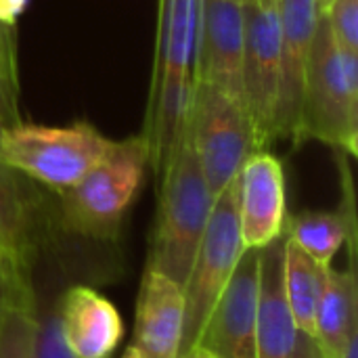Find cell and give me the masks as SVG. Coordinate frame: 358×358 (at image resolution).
I'll return each instance as SVG.
<instances>
[{
	"instance_id": "cell-1",
	"label": "cell",
	"mask_w": 358,
	"mask_h": 358,
	"mask_svg": "<svg viewBox=\"0 0 358 358\" xmlns=\"http://www.w3.org/2000/svg\"><path fill=\"white\" fill-rule=\"evenodd\" d=\"M306 141L358 153V55L338 46L325 15L317 19L302 88L296 145Z\"/></svg>"
},
{
	"instance_id": "cell-2",
	"label": "cell",
	"mask_w": 358,
	"mask_h": 358,
	"mask_svg": "<svg viewBox=\"0 0 358 358\" xmlns=\"http://www.w3.org/2000/svg\"><path fill=\"white\" fill-rule=\"evenodd\" d=\"M157 180V216L147 268L159 271L182 285L214 206V195L201 174L191 134Z\"/></svg>"
},
{
	"instance_id": "cell-3",
	"label": "cell",
	"mask_w": 358,
	"mask_h": 358,
	"mask_svg": "<svg viewBox=\"0 0 358 358\" xmlns=\"http://www.w3.org/2000/svg\"><path fill=\"white\" fill-rule=\"evenodd\" d=\"M147 166L149 141L143 132L115 141L111 151L80 182L59 193L63 227L88 239H115Z\"/></svg>"
},
{
	"instance_id": "cell-4",
	"label": "cell",
	"mask_w": 358,
	"mask_h": 358,
	"mask_svg": "<svg viewBox=\"0 0 358 358\" xmlns=\"http://www.w3.org/2000/svg\"><path fill=\"white\" fill-rule=\"evenodd\" d=\"M96 126L73 122L67 126L25 124L6 126L0 136V159L57 193L80 182L113 147Z\"/></svg>"
},
{
	"instance_id": "cell-5",
	"label": "cell",
	"mask_w": 358,
	"mask_h": 358,
	"mask_svg": "<svg viewBox=\"0 0 358 358\" xmlns=\"http://www.w3.org/2000/svg\"><path fill=\"white\" fill-rule=\"evenodd\" d=\"M243 239L237 212V178L214 197V206L182 283L185 323L178 357L193 350L224 294L241 256ZM176 357V358H178Z\"/></svg>"
},
{
	"instance_id": "cell-6",
	"label": "cell",
	"mask_w": 358,
	"mask_h": 358,
	"mask_svg": "<svg viewBox=\"0 0 358 358\" xmlns=\"http://www.w3.org/2000/svg\"><path fill=\"white\" fill-rule=\"evenodd\" d=\"M189 134L201 174L214 197L237 178L245 159L258 151L243 103L201 82H195Z\"/></svg>"
},
{
	"instance_id": "cell-7",
	"label": "cell",
	"mask_w": 358,
	"mask_h": 358,
	"mask_svg": "<svg viewBox=\"0 0 358 358\" xmlns=\"http://www.w3.org/2000/svg\"><path fill=\"white\" fill-rule=\"evenodd\" d=\"M243 13L245 40L241 61V101L260 151L275 141L279 105L281 48L277 0H248L243 2Z\"/></svg>"
},
{
	"instance_id": "cell-8",
	"label": "cell",
	"mask_w": 358,
	"mask_h": 358,
	"mask_svg": "<svg viewBox=\"0 0 358 358\" xmlns=\"http://www.w3.org/2000/svg\"><path fill=\"white\" fill-rule=\"evenodd\" d=\"M260 254L245 250L197 342L214 358H258Z\"/></svg>"
},
{
	"instance_id": "cell-9",
	"label": "cell",
	"mask_w": 358,
	"mask_h": 358,
	"mask_svg": "<svg viewBox=\"0 0 358 358\" xmlns=\"http://www.w3.org/2000/svg\"><path fill=\"white\" fill-rule=\"evenodd\" d=\"M237 212L245 250H264L287 227L285 172L281 159L266 151H254L237 174Z\"/></svg>"
},
{
	"instance_id": "cell-10",
	"label": "cell",
	"mask_w": 358,
	"mask_h": 358,
	"mask_svg": "<svg viewBox=\"0 0 358 358\" xmlns=\"http://www.w3.org/2000/svg\"><path fill=\"white\" fill-rule=\"evenodd\" d=\"M243 40H245L243 2L201 0L195 82L210 84L241 101Z\"/></svg>"
},
{
	"instance_id": "cell-11",
	"label": "cell",
	"mask_w": 358,
	"mask_h": 358,
	"mask_svg": "<svg viewBox=\"0 0 358 358\" xmlns=\"http://www.w3.org/2000/svg\"><path fill=\"white\" fill-rule=\"evenodd\" d=\"M277 13H279L281 84H279L275 138H285L296 145L304 76H306L313 40H315L319 13L315 0H277Z\"/></svg>"
},
{
	"instance_id": "cell-12",
	"label": "cell",
	"mask_w": 358,
	"mask_h": 358,
	"mask_svg": "<svg viewBox=\"0 0 358 358\" xmlns=\"http://www.w3.org/2000/svg\"><path fill=\"white\" fill-rule=\"evenodd\" d=\"M182 285L145 268L136 300L134 334L124 358H176L182 342Z\"/></svg>"
},
{
	"instance_id": "cell-13",
	"label": "cell",
	"mask_w": 358,
	"mask_h": 358,
	"mask_svg": "<svg viewBox=\"0 0 358 358\" xmlns=\"http://www.w3.org/2000/svg\"><path fill=\"white\" fill-rule=\"evenodd\" d=\"M63 340L76 358H109L122 342L117 308L90 285L69 287L57 302Z\"/></svg>"
},
{
	"instance_id": "cell-14",
	"label": "cell",
	"mask_w": 358,
	"mask_h": 358,
	"mask_svg": "<svg viewBox=\"0 0 358 358\" xmlns=\"http://www.w3.org/2000/svg\"><path fill=\"white\" fill-rule=\"evenodd\" d=\"M40 210L29 178L0 159V250L27 275L40 250Z\"/></svg>"
},
{
	"instance_id": "cell-15",
	"label": "cell",
	"mask_w": 358,
	"mask_h": 358,
	"mask_svg": "<svg viewBox=\"0 0 358 358\" xmlns=\"http://www.w3.org/2000/svg\"><path fill=\"white\" fill-rule=\"evenodd\" d=\"M340 159V174H344V203L338 212H302L294 216L287 227V239L310 256L321 266H331L338 250L348 241L350 245V268L355 271V252H357V214H355V195L352 178L346 164V153L336 151Z\"/></svg>"
},
{
	"instance_id": "cell-16",
	"label": "cell",
	"mask_w": 358,
	"mask_h": 358,
	"mask_svg": "<svg viewBox=\"0 0 358 358\" xmlns=\"http://www.w3.org/2000/svg\"><path fill=\"white\" fill-rule=\"evenodd\" d=\"M283 243L285 233L258 252V358H292L298 338V327L283 296Z\"/></svg>"
},
{
	"instance_id": "cell-17",
	"label": "cell",
	"mask_w": 358,
	"mask_h": 358,
	"mask_svg": "<svg viewBox=\"0 0 358 358\" xmlns=\"http://www.w3.org/2000/svg\"><path fill=\"white\" fill-rule=\"evenodd\" d=\"M201 0H159L157 55L151 92L162 82L195 80Z\"/></svg>"
},
{
	"instance_id": "cell-18",
	"label": "cell",
	"mask_w": 358,
	"mask_h": 358,
	"mask_svg": "<svg viewBox=\"0 0 358 358\" xmlns=\"http://www.w3.org/2000/svg\"><path fill=\"white\" fill-rule=\"evenodd\" d=\"M358 331L357 271L325 268L321 296L315 310L313 340L323 358H342L350 336Z\"/></svg>"
},
{
	"instance_id": "cell-19",
	"label": "cell",
	"mask_w": 358,
	"mask_h": 358,
	"mask_svg": "<svg viewBox=\"0 0 358 358\" xmlns=\"http://www.w3.org/2000/svg\"><path fill=\"white\" fill-rule=\"evenodd\" d=\"M325 268L298 250L285 235L283 243V296L298 331L313 336L315 310L323 287Z\"/></svg>"
},
{
	"instance_id": "cell-20",
	"label": "cell",
	"mask_w": 358,
	"mask_h": 358,
	"mask_svg": "<svg viewBox=\"0 0 358 358\" xmlns=\"http://www.w3.org/2000/svg\"><path fill=\"white\" fill-rule=\"evenodd\" d=\"M38 302L8 310L0 319V358H34Z\"/></svg>"
},
{
	"instance_id": "cell-21",
	"label": "cell",
	"mask_w": 358,
	"mask_h": 358,
	"mask_svg": "<svg viewBox=\"0 0 358 358\" xmlns=\"http://www.w3.org/2000/svg\"><path fill=\"white\" fill-rule=\"evenodd\" d=\"M36 292L31 275L23 273L2 250H0V319L19 306L36 304Z\"/></svg>"
},
{
	"instance_id": "cell-22",
	"label": "cell",
	"mask_w": 358,
	"mask_h": 358,
	"mask_svg": "<svg viewBox=\"0 0 358 358\" xmlns=\"http://www.w3.org/2000/svg\"><path fill=\"white\" fill-rule=\"evenodd\" d=\"M323 15L338 46L358 55V0H334Z\"/></svg>"
},
{
	"instance_id": "cell-23",
	"label": "cell",
	"mask_w": 358,
	"mask_h": 358,
	"mask_svg": "<svg viewBox=\"0 0 358 358\" xmlns=\"http://www.w3.org/2000/svg\"><path fill=\"white\" fill-rule=\"evenodd\" d=\"M34 358H76L63 340L55 302H52V306L42 308V310L38 304V327H36Z\"/></svg>"
},
{
	"instance_id": "cell-24",
	"label": "cell",
	"mask_w": 358,
	"mask_h": 358,
	"mask_svg": "<svg viewBox=\"0 0 358 358\" xmlns=\"http://www.w3.org/2000/svg\"><path fill=\"white\" fill-rule=\"evenodd\" d=\"M0 71L6 82L19 90V57H17V31L10 25L0 23Z\"/></svg>"
},
{
	"instance_id": "cell-25",
	"label": "cell",
	"mask_w": 358,
	"mask_h": 358,
	"mask_svg": "<svg viewBox=\"0 0 358 358\" xmlns=\"http://www.w3.org/2000/svg\"><path fill=\"white\" fill-rule=\"evenodd\" d=\"M0 117L6 126L21 122L19 113V90H15L0 71Z\"/></svg>"
},
{
	"instance_id": "cell-26",
	"label": "cell",
	"mask_w": 358,
	"mask_h": 358,
	"mask_svg": "<svg viewBox=\"0 0 358 358\" xmlns=\"http://www.w3.org/2000/svg\"><path fill=\"white\" fill-rule=\"evenodd\" d=\"M29 0H0V23L15 27L19 17L25 13Z\"/></svg>"
},
{
	"instance_id": "cell-27",
	"label": "cell",
	"mask_w": 358,
	"mask_h": 358,
	"mask_svg": "<svg viewBox=\"0 0 358 358\" xmlns=\"http://www.w3.org/2000/svg\"><path fill=\"white\" fill-rule=\"evenodd\" d=\"M292 358H323V355H321L317 342L313 340V336L298 331V338H296V346H294V355H292Z\"/></svg>"
},
{
	"instance_id": "cell-28",
	"label": "cell",
	"mask_w": 358,
	"mask_h": 358,
	"mask_svg": "<svg viewBox=\"0 0 358 358\" xmlns=\"http://www.w3.org/2000/svg\"><path fill=\"white\" fill-rule=\"evenodd\" d=\"M178 358H212V355L208 350H203L201 346H195L193 350H189L187 355H182V357Z\"/></svg>"
},
{
	"instance_id": "cell-29",
	"label": "cell",
	"mask_w": 358,
	"mask_h": 358,
	"mask_svg": "<svg viewBox=\"0 0 358 358\" xmlns=\"http://www.w3.org/2000/svg\"><path fill=\"white\" fill-rule=\"evenodd\" d=\"M334 0H315V6H317V13L319 15H323L327 8H329V4H331Z\"/></svg>"
},
{
	"instance_id": "cell-30",
	"label": "cell",
	"mask_w": 358,
	"mask_h": 358,
	"mask_svg": "<svg viewBox=\"0 0 358 358\" xmlns=\"http://www.w3.org/2000/svg\"><path fill=\"white\" fill-rule=\"evenodd\" d=\"M4 128H6V124H4L2 117H0V136H2V132H4Z\"/></svg>"
},
{
	"instance_id": "cell-31",
	"label": "cell",
	"mask_w": 358,
	"mask_h": 358,
	"mask_svg": "<svg viewBox=\"0 0 358 358\" xmlns=\"http://www.w3.org/2000/svg\"><path fill=\"white\" fill-rule=\"evenodd\" d=\"M239 2H248V0H239Z\"/></svg>"
},
{
	"instance_id": "cell-32",
	"label": "cell",
	"mask_w": 358,
	"mask_h": 358,
	"mask_svg": "<svg viewBox=\"0 0 358 358\" xmlns=\"http://www.w3.org/2000/svg\"><path fill=\"white\" fill-rule=\"evenodd\" d=\"M212 358H214V357H212Z\"/></svg>"
}]
</instances>
